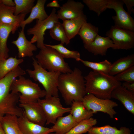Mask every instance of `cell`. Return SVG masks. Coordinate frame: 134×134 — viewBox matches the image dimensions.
Instances as JSON below:
<instances>
[{"instance_id":"cell-20","label":"cell","mask_w":134,"mask_h":134,"mask_svg":"<svg viewBox=\"0 0 134 134\" xmlns=\"http://www.w3.org/2000/svg\"><path fill=\"white\" fill-rule=\"evenodd\" d=\"M46 0H37L35 5L32 8L30 14L26 19L21 23L22 30H24L26 25L30 24L35 19L43 20L48 18L49 15L46 13L44 6Z\"/></svg>"},{"instance_id":"cell-16","label":"cell","mask_w":134,"mask_h":134,"mask_svg":"<svg viewBox=\"0 0 134 134\" xmlns=\"http://www.w3.org/2000/svg\"><path fill=\"white\" fill-rule=\"evenodd\" d=\"M112 98L119 101L128 111L134 115V92L127 90L121 85L113 91Z\"/></svg>"},{"instance_id":"cell-22","label":"cell","mask_w":134,"mask_h":134,"mask_svg":"<svg viewBox=\"0 0 134 134\" xmlns=\"http://www.w3.org/2000/svg\"><path fill=\"white\" fill-rule=\"evenodd\" d=\"M71 115L59 117L51 127L54 132L57 134H65L77 124Z\"/></svg>"},{"instance_id":"cell-9","label":"cell","mask_w":134,"mask_h":134,"mask_svg":"<svg viewBox=\"0 0 134 134\" xmlns=\"http://www.w3.org/2000/svg\"><path fill=\"white\" fill-rule=\"evenodd\" d=\"M106 35L111 39L113 49L129 50L134 47V31L114 26L107 31Z\"/></svg>"},{"instance_id":"cell-27","label":"cell","mask_w":134,"mask_h":134,"mask_svg":"<svg viewBox=\"0 0 134 134\" xmlns=\"http://www.w3.org/2000/svg\"><path fill=\"white\" fill-rule=\"evenodd\" d=\"M88 133V134H131V131L128 127H122L118 129L109 125L100 127L94 126Z\"/></svg>"},{"instance_id":"cell-41","label":"cell","mask_w":134,"mask_h":134,"mask_svg":"<svg viewBox=\"0 0 134 134\" xmlns=\"http://www.w3.org/2000/svg\"><path fill=\"white\" fill-rule=\"evenodd\" d=\"M56 134V133H54V132H53V133H50L48 134Z\"/></svg>"},{"instance_id":"cell-29","label":"cell","mask_w":134,"mask_h":134,"mask_svg":"<svg viewBox=\"0 0 134 134\" xmlns=\"http://www.w3.org/2000/svg\"><path fill=\"white\" fill-rule=\"evenodd\" d=\"M49 33L52 39L60 41L63 44L67 45L69 43L70 40L67 36L62 23L59 21L50 30Z\"/></svg>"},{"instance_id":"cell-39","label":"cell","mask_w":134,"mask_h":134,"mask_svg":"<svg viewBox=\"0 0 134 134\" xmlns=\"http://www.w3.org/2000/svg\"><path fill=\"white\" fill-rule=\"evenodd\" d=\"M1 3L8 6L14 7L15 6V3L12 0H1Z\"/></svg>"},{"instance_id":"cell-31","label":"cell","mask_w":134,"mask_h":134,"mask_svg":"<svg viewBox=\"0 0 134 134\" xmlns=\"http://www.w3.org/2000/svg\"><path fill=\"white\" fill-rule=\"evenodd\" d=\"M79 61L85 66L92 69L93 71L102 72L107 74H108L112 64L107 60L97 62L84 60L81 59Z\"/></svg>"},{"instance_id":"cell-21","label":"cell","mask_w":134,"mask_h":134,"mask_svg":"<svg viewBox=\"0 0 134 134\" xmlns=\"http://www.w3.org/2000/svg\"><path fill=\"white\" fill-rule=\"evenodd\" d=\"M71 105L69 113L77 123L92 117L94 114L86 107L82 101H74Z\"/></svg>"},{"instance_id":"cell-1","label":"cell","mask_w":134,"mask_h":134,"mask_svg":"<svg viewBox=\"0 0 134 134\" xmlns=\"http://www.w3.org/2000/svg\"><path fill=\"white\" fill-rule=\"evenodd\" d=\"M58 88L65 102L69 105L74 101H82L87 94L84 77L77 67L70 72L61 73Z\"/></svg>"},{"instance_id":"cell-42","label":"cell","mask_w":134,"mask_h":134,"mask_svg":"<svg viewBox=\"0 0 134 134\" xmlns=\"http://www.w3.org/2000/svg\"><path fill=\"white\" fill-rule=\"evenodd\" d=\"M1 3V0H0V3Z\"/></svg>"},{"instance_id":"cell-13","label":"cell","mask_w":134,"mask_h":134,"mask_svg":"<svg viewBox=\"0 0 134 134\" xmlns=\"http://www.w3.org/2000/svg\"><path fill=\"white\" fill-rule=\"evenodd\" d=\"M84 5L80 2L68 0L57 11V17L62 20L76 18L84 14Z\"/></svg>"},{"instance_id":"cell-32","label":"cell","mask_w":134,"mask_h":134,"mask_svg":"<svg viewBox=\"0 0 134 134\" xmlns=\"http://www.w3.org/2000/svg\"><path fill=\"white\" fill-rule=\"evenodd\" d=\"M45 45L55 49L64 58H72L77 61H79L81 59L80 54L78 52L68 49L61 43L55 45L45 44Z\"/></svg>"},{"instance_id":"cell-28","label":"cell","mask_w":134,"mask_h":134,"mask_svg":"<svg viewBox=\"0 0 134 134\" xmlns=\"http://www.w3.org/2000/svg\"><path fill=\"white\" fill-rule=\"evenodd\" d=\"M23 61V59H18L16 57L0 59V80Z\"/></svg>"},{"instance_id":"cell-18","label":"cell","mask_w":134,"mask_h":134,"mask_svg":"<svg viewBox=\"0 0 134 134\" xmlns=\"http://www.w3.org/2000/svg\"><path fill=\"white\" fill-rule=\"evenodd\" d=\"M20 128L23 134H47L54 132L52 128L45 127L29 120L24 114L18 117Z\"/></svg>"},{"instance_id":"cell-19","label":"cell","mask_w":134,"mask_h":134,"mask_svg":"<svg viewBox=\"0 0 134 134\" xmlns=\"http://www.w3.org/2000/svg\"><path fill=\"white\" fill-rule=\"evenodd\" d=\"M62 25L68 39H70L78 34L83 24L87 22V17L84 14L76 18L63 20Z\"/></svg>"},{"instance_id":"cell-43","label":"cell","mask_w":134,"mask_h":134,"mask_svg":"<svg viewBox=\"0 0 134 134\" xmlns=\"http://www.w3.org/2000/svg\"></svg>"},{"instance_id":"cell-30","label":"cell","mask_w":134,"mask_h":134,"mask_svg":"<svg viewBox=\"0 0 134 134\" xmlns=\"http://www.w3.org/2000/svg\"><path fill=\"white\" fill-rule=\"evenodd\" d=\"M97 119L91 117L82 120L76 125L65 134H83L88 133L90 129L97 123Z\"/></svg>"},{"instance_id":"cell-38","label":"cell","mask_w":134,"mask_h":134,"mask_svg":"<svg viewBox=\"0 0 134 134\" xmlns=\"http://www.w3.org/2000/svg\"><path fill=\"white\" fill-rule=\"evenodd\" d=\"M47 7L54 8H60V4H59L58 1L57 0H53L52 1L46 5Z\"/></svg>"},{"instance_id":"cell-37","label":"cell","mask_w":134,"mask_h":134,"mask_svg":"<svg viewBox=\"0 0 134 134\" xmlns=\"http://www.w3.org/2000/svg\"><path fill=\"white\" fill-rule=\"evenodd\" d=\"M121 85L127 90L134 92V83L125 82L122 83Z\"/></svg>"},{"instance_id":"cell-11","label":"cell","mask_w":134,"mask_h":134,"mask_svg":"<svg viewBox=\"0 0 134 134\" xmlns=\"http://www.w3.org/2000/svg\"><path fill=\"white\" fill-rule=\"evenodd\" d=\"M18 105L27 119L33 123L44 126L46 120L43 110L37 101L19 100Z\"/></svg>"},{"instance_id":"cell-23","label":"cell","mask_w":134,"mask_h":134,"mask_svg":"<svg viewBox=\"0 0 134 134\" xmlns=\"http://www.w3.org/2000/svg\"><path fill=\"white\" fill-rule=\"evenodd\" d=\"M18 118L11 114L0 117V123L6 134H23L19 125Z\"/></svg>"},{"instance_id":"cell-4","label":"cell","mask_w":134,"mask_h":134,"mask_svg":"<svg viewBox=\"0 0 134 134\" xmlns=\"http://www.w3.org/2000/svg\"><path fill=\"white\" fill-rule=\"evenodd\" d=\"M45 46L35 56L36 60L40 66L49 71H58L62 73L72 71L67 63L56 50Z\"/></svg>"},{"instance_id":"cell-24","label":"cell","mask_w":134,"mask_h":134,"mask_svg":"<svg viewBox=\"0 0 134 134\" xmlns=\"http://www.w3.org/2000/svg\"><path fill=\"white\" fill-rule=\"evenodd\" d=\"M134 66L133 54L121 58L112 64L108 74L114 76Z\"/></svg>"},{"instance_id":"cell-36","label":"cell","mask_w":134,"mask_h":134,"mask_svg":"<svg viewBox=\"0 0 134 134\" xmlns=\"http://www.w3.org/2000/svg\"><path fill=\"white\" fill-rule=\"evenodd\" d=\"M126 6L127 9V12L130 15L134 13V0H122Z\"/></svg>"},{"instance_id":"cell-5","label":"cell","mask_w":134,"mask_h":134,"mask_svg":"<svg viewBox=\"0 0 134 134\" xmlns=\"http://www.w3.org/2000/svg\"><path fill=\"white\" fill-rule=\"evenodd\" d=\"M10 91L20 93L19 100L34 101H37L38 99L45 97L46 95L45 90L41 89L38 84L23 76L13 80Z\"/></svg>"},{"instance_id":"cell-12","label":"cell","mask_w":134,"mask_h":134,"mask_svg":"<svg viewBox=\"0 0 134 134\" xmlns=\"http://www.w3.org/2000/svg\"><path fill=\"white\" fill-rule=\"evenodd\" d=\"M15 6H8L1 3H0V23L13 27L12 34L20 27L21 23L25 20L26 16L21 14L15 15Z\"/></svg>"},{"instance_id":"cell-26","label":"cell","mask_w":134,"mask_h":134,"mask_svg":"<svg viewBox=\"0 0 134 134\" xmlns=\"http://www.w3.org/2000/svg\"><path fill=\"white\" fill-rule=\"evenodd\" d=\"M99 32L98 27L87 22L82 26L78 35L80 36L84 44H87L94 40L98 35Z\"/></svg>"},{"instance_id":"cell-40","label":"cell","mask_w":134,"mask_h":134,"mask_svg":"<svg viewBox=\"0 0 134 134\" xmlns=\"http://www.w3.org/2000/svg\"><path fill=\"white\" fill-rule=\"evenodd\" d=\"M0 134H6L0 123Z\"/></svg>"},{"instance_id":"cell-10","label":"cell","mask_w":134,"mask_h":134,"mask_svg":"<svg viewBox=\"0 0 134 134\" xmlns=\"http://www.w3.org/2000/svg\"><path fill=\"white\" fill-rule=\"evenodd\" d=\"M122 0H108L107 9H114L116 15L112 17L114 26L120 28L134 31V20L124 8Z\"/></svg>"},{"instance_id":"cell-7","label":"cell","mask_w":134,"mask_h":134,"mask_svg":"<svg viewBox=\"0 0 134 134\" xmlns=\"http://www.w3.org/2000/svg\"><path fill=\"white\" fill-rule=\"evenodd\" d=\"M37 102L41 107L46 120V125L54 124L63 114L70 112V107H64L59 97H50L39 99Z\"/></svg>"},{"instance_id":"cell-14","label":"cell","mask_w":134,"mask_h":134,"mask_svg":"<svg viewBox=\"0 0 134 134\" xmlns=\"http://www.w3.org/2000/svg\"><path fill=\"white\" fill-rule=\"evenodd\" d=\"M85 48L95 55L105 56L107 50L113 48L114 45L112 41L108 37H103L98 34L92 42L84 44Z\"/></svg>"},{"instance_id":"cell-8","label":"cell","mask_w":134,"mask_h":134,"mask_svg":"<svg viewBox=\"0 0 134 134\" xmlns=\"http://www.w3.org/2000/svg\"><path fill=\"white\" fill-rule=\"evenodd\" d=\"M82 101L86 107L92 111L94 114L102 112L113 118L117 113L114 108L118 106V104L110 99H100L92 94H87Z\"/></svg>"},{"instance_id":"cell-35","label":"cell","mask_w":134,"mask_h":134,"mask_svg":"<svg viewBox=\"0 0 134 134\" xmlns=\"http://www.w3.org/2000/svg\"><path fill=\"white\" fill-rule=\"evenodd\" d=\"M119 81H125L134 83V66L116 74L114 76Z\"/></svg>"},{"instance_id":"cell-17","label":"cell","mask_w":134,"mask_h":134,"mask_svg":"<svg viewBox=\"0 0 134 134\" xmlns=\"http://www.w3.org/2000/svg\"><path fill=\"white\" fill-rule=\"evenodd\" d=\"M11 43L17 48L18 56L19 58L32 57L34 55L33 52L37 49V47L26 38L24 30L21 29L19 33L17 39L13 41Z\"/></svg>"},{"instance_id":"cell-6","label":"cell","mask_w":134,"mask_h":134,"mask_svg":"<svg viewBox=\"0 0 134 134\" xmlns=\"http://www.w3.org/2000/svg\"><path fill=\"white\" fill-rule=\"evenodd\" d=\"M57 17L56 10L53 8L47 18L43 20H37L36 24L32 27L27 30L28 35L33 36L31 41L32 43L36 42V47L41 49L45 47L44 43V35L47 30H50L54 24L59 21Z\"/></svg>"},{"instance_id":"cell-34","label":"cell","mask_w":134,"mask_h":134,"mask_svg":"<svg viewBox=\"0 0 134 134\" xmlns=\"http://www.w3.org/2000/svg\"><path fill=\"white\" fill-rule=\"evenodd\" d=\"M83 2L90 10L95 12L99 16L107 9L108 0H83Z\"/></svg>"},{"instance_id":"cell-3","label":"cell","mask_w":134,"mask_h":134,"mask_svg":"<svg viewBox=\"0 0 134 134\" xmlns=\"http://www.w3.org/2000/svg\"><path fill=\"white\" fill-rule=\"evenodd\" d=\"M32 65L34 69H27L26 71L30 77L38 82L43 86L46 94L45 98L59 97L58 80L61 73L58 71H47L40 66L34 58Z\"/></svg>"},{"instance_id":"cell-15","label":"cell","mask_w":134,"mask_h":134,"mask_svg":"<svg viewBox=\"0 0 134 134\" xmlns=\"http://www.w3.org/2000/svg\"><path fill=\"white\" fill-rule=\"evenodd\" d=\"M26 74L25 70L18 66L0 80V105L10 93V87L13 80L16 77Z\"/></svg>"},{"instance_id":"cell-25","label":"cell","mask_w":134,"mask_h":134,"mask_svg":"<svg viewBox=\"0 0 134 134\" xmlns=\"http://www.w3.org/2000/svg\"><path fill=\"white\" fill-rule=\"evenodd\" d=\"M13 28L11 26L0 23V59L8 58L9 49L7 46L8 37L11 33L12 34Z\"/></svg>"},{"instance_id":"cell-2","label":"cell","mask_w":134,"mask_h":134,"mask_svg":"<svg viewBox=\"0 0 134 134\" xmlns=\"http://www.w3.org/2000/svg\"><path fill=\"white\" fill-rule=\"evenodd\" d=\"M84 78L86 94L103 99H110L113 91L122 84L114 76L93 70Z\"/></svg>"},{"instance_id":"cell-33","label":"cell","mask_w":134,"mask_h":134,"mask_svg":"<svg viewBox=\"0 0 134 134\" xmlns=\"http://www.w3.org/2000/svg\"><path fill=\"white\" fill-rule=\"evenodd\" d=\"M34 0H14L15 10L14 14L26 15L31 12L34 6Z\"/></svg>"}]
</instances>
